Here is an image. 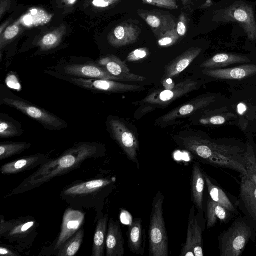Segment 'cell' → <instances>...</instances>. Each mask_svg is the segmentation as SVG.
I'll return each instance as SVG.
<instances>
[{"mask_svg":"<svg viewBox=\"0 0 256 256\" xmlns=\"http://www.w3.org/2000/svg\"><path fill=\"white\" fill-rule=\"evenodd\" d=\"M102 146L96 142H82L76 144L59 157L50 160L14 190L19 194L39 186L58 176L80 166L87 159L100 156Z\"/></svg>","mask_w":256,"mask_h":256,"instance_id":"cell-1","label":"cell"},{"mask_svg":"<svg viewBox=\"0 0 256 256\" xmlns=\"http://www.w3.org/2000/svg\"><path fill=\"white\" fill-rule=\"evenodd\" d=\"M184 148L194 156L214 166L230 169L246 176V150L238 146L223 144L192 136L186 137Z\"/></svg>","mask_w":256,"mask_h":256,"instance_id":"cell-2","label":"cell"},{"mask_svg":"<svg viewBox=\"0 0 256 256\" xmlns=\"http://www.w3.org/2000/svg\"><path fill=\"white\" fill-rule=\"evenodd\" d=\"M0 104L18 110L48 130H60L68 127V124L60 117L18 96L2 84H0Z\"/></svg>","mask_w":256,"mask_h":256,"instance_id":"cell-3","label":"cell"},{"mask_svg":"<svg viewBox=\"0 0 256 256\" xmlns=\"http://www.w3.org/2000/svg\"><path fill=\"white\" fill-rule=\"evenodd\" d=\"M164 197L156 192L152 203L148 230V252L150 256H168V233L164 218Z\"/></svg>","mask_w":256,"mask_h":256,"instance_id":"cell-4","label":"cell"},{"mask_svg":"<svg viewBox=\"0 0 256 256\" xmlns=\"http://www.w3.org/2000/svg\"><path fill=\"white\" fill-rule=\"evenodd\" d=\"M252 228L248 221L238 218L218 238L220 256H240L252 236Z\"/></svg>","mask_w":256,"mask_h":256,"instance_id":"cell-5","label":"cell"},{"mask_svg":"<svg viewBox=\"0 0 256 256\" xmlns=\"http://www.w3.org/2000/svg\"><path fill=\"white\" fill-rule=\"evenodd\" d=\"M49 68L54 69L53 70L63 74L78 78L102 79L122 82H141L146 79V77L139 75L136 77H118L112 76L96 62L59 64Z\"/></svg>","mask_w":256,"mask_h":256,"instance_id":"cell-6","label":"cell"},{"mask_svg":"<svg viewBox=\"0 0 256 256\" xmlns=\"http://www.w3.org/2000/svg\"><path fill=\"white\" fill-rule=\"evenodd\" d=\"M218 22H236L244 29L248 40H256V20L252 7L242 1L216 12Z\"/></svg>","mask_w":256,"mask_h":256,"instance_id":"cell-7","label":"cell"},{"mask_svg":"<svg viewBox=\"0 0 256 256\" xmlns=\"http://www.w3.org/2000/svg\"><path fill=\"white\" fill-rule=\"evenodd\" d=\"M108 129L128 158L140 168L138 158V142L134 134L118 119L110 117L107 122Z\"/></svg>","mask_w":256,"mask_h":256,"instance_id":"cell-8","label":"cell"},{"mask_svg":"<svg viewBox=\"0 0 256 256\" xmlns=\"http://www.w3.org/2000/svg\"><path fill=\"white\" fill-rule=\"evenodd\" d=\"M37 225L36 220L32 218L10 220L9 229L2 236L8 241L16 242L18 246L26 248L30 245L28 240L32 243V240L36 237Z\"/></svg>","mask_w":256,"mask_h":256,"instance_id":"cell-9","label":"cell"},{"mask_svg":"<svg viewBox=\"0 0 256 256\" xmlns=\"http://www.w3.org/2000/svg\"><path fill=\"white\" fill-rule=\"evenodd\" d=\"M238 206L256 232V184L247 176L242 178Z\"/></svg>","mask_w":256,"mask_h":256,"instance_id":"cell-10","label":"cell"},{"mask_svg":"<svg viewBox=\"0 0 256 256\" xmlns=\"http://www.w3.org/2000/svg\"><path fill=\"white\" fill-rule=\"evenodd\" d=\"M195 206L190 208L188 220L186 241L180 256H203L202 228L195 215Z\"/></svg>","mask_w":256,"mask_h":256,"instance_id":"cell-11","label":"cell"},{"mask_svg":"<svg viewBox=\"0 0 256 256\" xmlns=\"http://www.w3.org/2000/svg\"><path fill=\"white\" fill-rule=\"evenodd\" d=\"M198 82L190 79L182 81L171 90L156 92L146 97L143 102L157 105H166L196 88Z\"/></svg>","mask_w":256,"mask_h":256,"instance_id":"cell-12","label":"cell"},{"mask_svg":"<svg viewBox=\"0 0 256 256\" xmlns=\"http://www.w3.org/2000/svg\"><path fill=\"white\" fill-rule=\"evenodd\" d=\"M137 14L150 26L157 40L166 32L176 28L177 23L170 14L144 10H138Z\"/></svg>","mask_w":256,"mask_h":256,"instance_id":"cell-13","label":"cell"},{"mask_svg":"<svg viewBox=\"0 0 256 256\" xmlns=\"http://www.w3.org/2000/svg\"><path fill=\"white\" fill-rule=\"evenodd\" d=\"M84 214L82 211L68 208L65 211L58 237L54 250H58L82 228L84 224Z\"/></svg>","mask_w":256,"mask_h":256,"instance_id":"cell-14","label":"cell"},{"mask_svg":"<svg viewBox=\"0 0 256 256\" xmlns=\"http://www.w3.org/2000/svg\"><path fill=\"white\" fill-rule=\"evenodd\" d=\"M115 178L111 179L100 178L88 181L74 185L62 192V196L66 200H82L96 196L100 190L115 181Z\"/></svg>","mask_w":256,"mask_h":256,"instance_id":"cell-15","label":"cell"},{"mask_svg":"<svg viewBox=\"0 0 256 256\" xmlns=\"http://www.w3.org/2000/svg\"><path fill=\"white\" fill-rule=\"evenodd\" d=\"M140 32V28L136 25L124 22L112 30L108 34V41L115 48L126 46L136 42Z\"/></svg>","mask_w":256,"mask_h":256,"instance_id":"cell-16","label":"cell"},{"mask_svg":"<svg viewBox=\"0 0 256 256\" xmlns=\"http://www.w3.org/2000/svg\"><path fill=\"white\" fill-rule=\"evenodd\" d=\"M50 160L49 157L44 154L27 156L4 164L0 168V172L3 174H18L41 166Z\"/></svg>","mask_w":256,"mask_h":256,"instance_id":"cell-17","label":"cell"},{"mask_svg":"<svg viewBox=\"0 0 256 256\" xmlns=\"http://www.w3.org/2000/svg\"><path fill=\"white\" fill-rule=\"evenodd\" d=\"M202 74L220 80H242L256 74V64H244L227 68L206 69Z\"/></svg>","mask_w":256,"mask_h":256,"instance_id":"cell-18","label":"cell"},{"mask_svg":"<svg viewBox=\"0 0 256 256\" xmlns=\"http://www.w3.org/2000/svg\"><path fill=\"white\" fill-rule=\"evenodd\" d=\"M107 256H123L124 254V238L120 224L111 218L108 222L106 238Z\"/></svg>","mask_w":256,"mask_h":256,"instance_id":"cell-19","label":"cell"},{"mask_svg":"<svg viewBox=\"0 0 256 256\" xmlns=\"http://www.w3.org/2000/svg\"><path fill=\"white\" fill-rule=\"evenodd\" d=\"M128 246L134 254L143 256L146 246V234L142 227V220L134 218L127 232Z\"/></svg>","mask_w":256,"mask_h":256,"instance_id":"cell-20","label":"cell"},{"mask_svg":"<svg viewBox=\"0 0 256 256\" xmlns=\"http://www.w3.org/2000/svg\"><path fill=\"white\" fill-rule=\"evenodd\" d=\"M200 48H192L174 59L164 68V75L166 78H170L180 74L200 54Z\"/></svg>","mask_w":256,"mask_h":256,"instance_id":"cell-21","label":"cell"},{"mask_svg":"<svg viewBox=\"0 0 256 256\" xmlns=\"http://www.w3.org/2000/svg\"><path fill=\"white\" fill-rule=\"evenodd\" d=\"M205 180L200 164L195 162L192 172V194L195 208L202 215Z\"/></svg>","mask_w":256,"mask_h":256,"instance_id":"cell-22","label":"cell"},{"mask_svg":"<svg viewBox=\"0 0 256 256\" xmlns=\"http://www.w3.org/2000/svg\"><path fill=\"white\" fill-rule=\"evenodd\" d=\"M216 98L215 96H211L196 99L164 115L162 118V120L168 122L178 118L192 114L195 111L210 105L214 102Z\"/></svg>","mask_w":256,"mask_h":256,"instance_id":"cell-23","label":"cell"},{"mask_svg":"<svg viewBox=\"0 0 256 256\" xmlns=\"http://www.w3.org/2000/svg\"><path fill=\"white\" fill-rule=\"evenodd\" d=\"M96 62L111 75L118 77H136L138 75L130 73L127 64L114 55L99 58Z\"/></svg>","mask_w":256,"mask_h":256,"instance_id":"cell-24","label":"cell"},{"mask_svg":"<svg viewBox=\"0 0 256 256\" xmlns=\"http://www.w3.org/2000/svg\"><path fill=\"white\" fill-rule=\"evenodd\" d=\"M250 62L249 58L244 56L231 53H220L204 62L200 64V67L206 69H216Z\"/></svg>","mask_w":256,"mask_h":256,"instance_id":"cell-25","label":"cell"},{"mask_svg":"<svg viewBox=\"0 0 256 256\" xmlns=\"http://www.w3.org/2000/svg\"><path fill=\"white\" fill-rule=\"evenodd\" d=\"M66 32V26L62 24L45 33L36 43L38 51L44 52L56 48L60 44Z\"/></svg>","mask_w":256,"mask_h":256,"instance_id":"cell-26","label":"cell"},{"mask_svg":"<svg viewBox=\"0 0 256 256\" xmlns=\"http://www.w3.org/2000/svg\"><path fill=\"white\" fill-rule=\"evenodd\" d=\"M108 215L102 213L98 216L94 237L92 256H103L106 243Z\"/></svg>","mask_w":256,"mask_h":256,"instance_id":"cell-27","label":"cell"},{"mask_svg":"<svg viewBox=\"0 0 256 256\" xmlns=\"http://www.w3.org/2000/svg\"><path fill=\"white\" fill-rule=\"evenodd\" d=\"M231 213L210 197L206 205V228L209 229L214 227L218 220L223 222H226L228 220Z\"/></svg>","mask_w":256,"mask_h":256,"instance_id":"cell-28","label":"cell"},{"mask_svg":"<svg viewBox=\"0 0 256 256\" xmlns=\"http://www.w3.org/2000/svg\"><path fill=\"white\" fill-rule=\"evenodd\" d=\"M203 173L210 198L230 212L236 214L237 210L226 192L214 184L206 174Z\"/></svg>","mask_w":256,"mask_h":256,"instance_id":"cell-29","label":"cell"},{"mask_svg":"<svg viewBox=\"0 0 256 256\" xmlns=\"http://www.w3.org/2000/svg\"><path fill=\"white\" fill-rule=\"evenodd\" d=\"M23 134L22 124L8 114L0 113V138H7L19 136Z\"/></svg>","mask_w":256,"mask_h":256,"instance_id":"cell-30","label":"cell"},{"mask_svg":"<svg viewBox=\"0 0 256 256\" xmlns=\"http://www.w3.org/2000/svg\"><path fill=\"white\" fill-rule=\"evenodd\" d=\"M84 234V228H81L77 232L68 240L58 250V256H73L80 250Z\"/></svg>","mask_w":256,"mask_h":256,"instance_id":"cell-31","label":"cell"},{"mask_svg":"<svg viewBox=\"0 0 256 256\" xmlns=\"http://www.w3.org/2000/svg\"><path fill=\"white\" fill-rule=\"evenodd\" d=\"M31 146V144L22 142H0V160L20 154Z\"/></svg>","mask_w":256,"mask_h":256,"instance_id":"cell-32","label":"cell"},{"mask_svg":"<svg viewBox=\"0 0 256 256\" xmlns=\"http://www.w3.org/2000/svg\"><path fill=\"white\" fill-rule=\"evenodd\" d=\"M21 30V28L18 22H16L14 24L9 26L4 32L0 34V61L2 58V51L6 46L12 42V40L17 37Z\"/></svg>","mask_w":256,"mask_h":256,"instance_id":"cell-33","label":"cell"},{"mask_svg":"<svg viewBox=\"0 0 256 256\" xmlns=\"http://www.w3.org/2000/svg\"><path fill=\"white\" fill-rule=\"evenodd\" d=\"M244 158L246 176L256 184V157L253 148L250 144H246Z\"/></svg>","mask_w":256,"mask_h":256,"instance_id":"cell-34","label":"cell"},{"mask_svg":"<svg viewBox=\"0 0 256 256\" xmlns=\"http://www.w3.org/2000/svg\"><path fill=\"white\" fill-rule=\"evenodd\" d=\"M236 117L234 114L222 110L216 114H213L212 116L201 119L200 122L203 124L222 125Z\"/></svg>","mask_w":256,"mask_h":256,"instance_id":"cell-35","label":"cell"},{"mask_svg":"<svg viewBox=\"0 0 256 256\" xmlns=\"http://www.w3.org/2000/svg\"><path fill=\"white\" fill-rule=\"evenodd\" d=\"M180 38L176 29H174L165 33L158 39V44L160 47L167 48L172 46Z\"/></svg>","mask_w":256,"mask_h":256,"instance_id":"cell-36","label":"cell"},{"mask_svg":"<svg viewBox=\"0 0 256 256\" xmlns=\"http://www.w3.org/2000/svg\"><path fill=\"white\" fill-rule=\"evenodd\" d=\"M144 3L169 10H176L178 8V0H142Z\"/></svg>","mask_w":256,"mask_h":256,"instance_id":"cell-37","label":"cell"},{"mask_svg":"<svg viewBox=\"0 0 256 256\" xmlns=\"http://www.w3.org/2000/svg\"><path fill=\"white\" fill-rule=\"evenodd\" d=\"M150 55V52L146 48L136 49L130 52L126 58L128 62H133L141 60Z\"/></svg>","mask_w":256,"mask_h":256,"instance_id":"cell-38","label":"cell"},{"mask_svg":"<svg viewBox=\"0 0 256 256\" xmlns=\"http://www.w3.org/2000/svg\"><path fill=\"white\" fill-rule=\"evenodd\" d=\"M122 0H92L90 6L94 10H104L110 8L121 2Z\"/></svg>","mask_w":256,"mask_h":256,"instance_id":"cell-39","label":"cell"},{"mask_svg":"<svg viewBox=\"0 0 256 256\" xmlns=\"http://www.w3.org/2000/svg\"><path fill=\"white\" fill-rule=\"evenodd\" d=\"M176 31L180 38L184 36L187 32L188 20L184 12H182L176 24Z\"/></svg>","mask_w":256,"mask_h":256,"instance_id":"cell-40","label":"cell"},{"mask_svg":"<svg viewBox=\"0 0 256 256\" xmlns=\"http://www.w3.org/2000/svg\"><path fill=\"white\" fill-rule=\"evenodd\" d=\"M78 0H56L55 5L56 8L63 10L64 12L72 10Z\"/></svg>","mask_w":256,"mask_h":256,"instance_id":"cell-41","label":"cell"},{"mask_svg":"<svg viewBox=\"0 0 256 256\" xmlns=\"http://www.w3.org/2000/svg\"><path fill=\"white\" fill-rule=\"evenodd\" d=\"M13 0H0V20L12 8Z\"/></svg>","mask_w":256,"mask_h":256,"instance_id":"cell-42","label":"cell"},{"mask_svg":"<svg viewBox=\"0 0 256 256\" xmlns=\"http://www.w3.org/2000/svg\"><path fill=\"white\" fill-rule=\"evenodd\" d=\"M0 255L7 256H16L18 255V254H16V253L12 251L10 249L2 246L0 247Z\"/></svg>","mask_w":256,"mask_h":256,"instance_id":"cell-43","label":"cell"},{"mask_svg":"<svg viewBox=\"0 0 256 256\" xmlns=\"http://www.w3.org/2000/svg\"><path fill=\"white\" fill-rule=\"evenodd\" d=\"M184 9L188 10L198 0H181Z\"/></svg>","mask_w":256,"mask_h":256,"instance_id":"cell-44","label":"cell"},{"mask_svg":"<svg viewBox=\"0 0 256 256\" xmlns=\"http://www.w3.org/2000/svg\"><path fill=\"white\" fill-rule=\"evenodd\" d=\"M11 20V19H8L1 24L0 26V34L8 26L10 23Z\"/></svg>","mask_w":256,"mask_h":256,"instance_id":"cell-45","label":"cell"},{"mask_svg":"<svg viewBox=\"0 0 256 256\" xmlns=\"http://www.w3.org/2000/svg\"><path fill=\"white\" fill-rule=\"evenodd\" d=\"M212 4V2L210 0H208L204 4L200 6L199 8H206L210 7Z\"/></svg>","mask_w":256,"mask_h":256,"instance_id":"cell-46","label":"cell"}]
</instances>
